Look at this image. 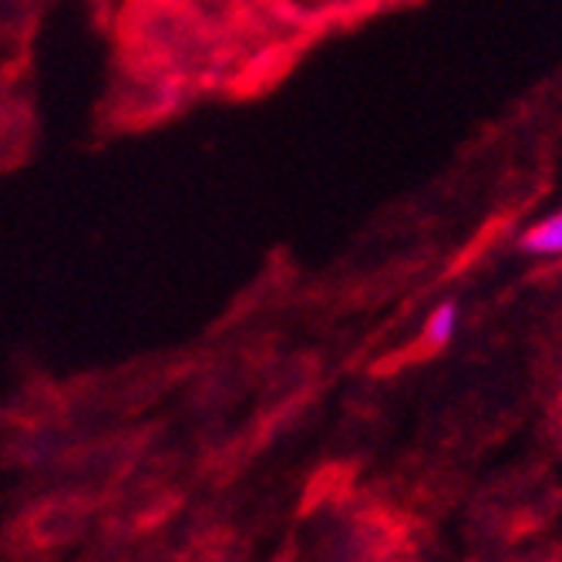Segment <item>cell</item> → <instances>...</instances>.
<instances>
[{
  "instance_id": "1",
  "label": "cell",
  "mask_w": 562,
  "mask_h": 562,
  "mask_svg": "<svg viewBox=\"0 0 562 562\" xmlns=\"http://www.w3.org/2000/svg\"><path fill=\"white\" fill-rule=\"evenodd\" d=\"M519 249L529 252V257H562V210L539 220L536 226H529L519 239Z\"/></svg>"
},
{
  "instance_id": "2",
  "label": "cell",
  "mask_w": 562,
  "mask_h": 562,
  "mask_svg": "<svg viewBox=\"0 0 562 562\" xmlns=\"http://www.w3.org/2000/svg\"><path fill=\"white\" fill-rule=\"evenodd\" d=\"M458 321H462V311H458V303H454V300L438 303L435 311H431V317H428V327H425L428 340H431L435 347H445V344L458 334Z\"/></svg>"
}]
</instances>
